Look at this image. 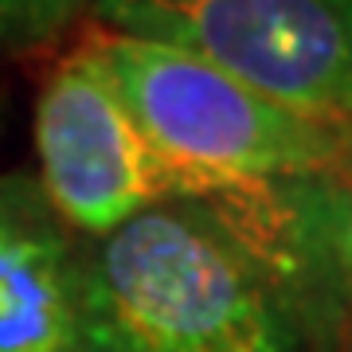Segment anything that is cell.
<instances>
[{
    "instance_id": "obj_1",
    "label": "cell",
    "mask_w": 352,
    "mask_h": 352,
    "mask_svg": "<svg viewBox=\"0 0 352 352\" xmlns=\"http://www.w3.org/2000/svg\"><path fill=\"white\" fill-rule=\"evenodd\" d=\"M71 352H298V333L215 215L173 200L82 254Z\"/></svg>"
},
{
    "instance_id": "obj_2",
    "label": "cell",
    "mask_w": 352,
    "mask_h": 352,
    "mask_svg": "<svg viewBox=\"0 0 352 352\" xmlns=\"http://www.w3.org/2000/svg\"><path fill=\"white\" fill-rule=\"evenodd\" d=\"M87 51L110 75L149 145L188 176L192 200L247 180H337L352 168V141L278 106L180 47L90 32Z\"/></svg>"
},
{
    "instance_id": "obj_3",
    "label": "cell",
    "mask_w": 352,
    "mask_h": 352,
    "mask_svg": "<svg viewBox=\"0 0 352 352\" xmlns=\"http://www.w3.org/2000/svg\"><path fill=\"white\" fill-rule=\"evenodd\" d=\"M94 12L352 141V0H94Z\"/></svg>"
},
{
    "instance_id": "obj_4",
    "label": "cell",
    "mask_w": 352,
    "mask_h": 352,
    "mask_svg": "<svg viewBox=\"0 0 352 352\" xmlns=\"http://www.w3.org/2000/svg\"><path fill=\"white\" fill-rule=\"evenodd\" d=\"M36 153L55 215L94 239L161 204L192 200L188 176L149 145L87 43L63 55L39 90Z\"/></svg>"
},
{
    "instance_id": "obj_5",
    "label": "cell",
    "mask_w": 352,
    "mask_h": 352,
    "mask_svg": "<svg viewBox=\"0 0 352 352\" xmlns=\"http://www.w3.org/2000/svg\"><path fill=\"white\" fill-rule=\"evenodd\" d=\"M82 254L43 188L0 173V352H71Z\"/></svg>"
},
{
    "instance_id": "obj_6",
    "label": "cell",
    "mask_w": 352,
    "mask_h": 352,
    "mask_svg": "<svg viewBox=\"0 0 352 352\" xmlns=\"http://www.w3.org/2000/svg\"><path fill=\"white\" fill-rule=\"evenodd\" d=\"M87 0H0V51L32 47L55 36Z\"/></svg>"
},
{
    "instance_id": "obj_7",
    "label": "cell",
    "mask_w": 352,
    "mask_h": 352,
    "mask_svg": "<svg viewBox=\"0 0 352 352\" xmlns=\"http://www.w3.org/2000/svg\"><path fill=\"white\" fill-rule=\"evenodd\" d=\"M349 258H352V235H349Z\"/></svg>"
}]
</instances>
